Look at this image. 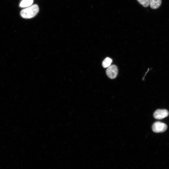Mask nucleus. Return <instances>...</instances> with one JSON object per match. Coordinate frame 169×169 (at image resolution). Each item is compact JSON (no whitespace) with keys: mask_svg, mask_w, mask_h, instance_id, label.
Here are the masks:
<instances>
[{"mask_svg":"<svg viewBox=\"0 0 169 169\" xmlns=\"http://www.w3.org/2000/svg\"><path fill=\"white\" fill-rule=\"evenodd\" d=\"M112 60L109 57H106L103 61L102 65L104 68H105L110 66L112 62Z\"/></svg>","mask_w":169,"mask_h":169,"instance_id":"7","label":"nucleus"},{"mask_svg":"<svg viewBox=\"0 0 169 169\" xmlns=\"http://www.w3.org/2000/svg\"><path fill=\"white\" fill-rule=\"evenodd\" d=\"M161 0H149V5L153 9L158 8L161 5Z\"/></svg>","mask_w":169,"mask_h":169,"instance_id":"5","label":"nucleus"},{"mask_svg":"<svg viewBox=\"0 0 169 169\" xmlns=\"http://www.w3.org/2000/svg\"><path fill=\"white\" fill-rule=\"evenodd\" d=\"M106 74L109 78L114 79L117 76L118 73L117 66L115 65H112L108 67L106 70Z\"/></svg>","mask_w":169,"mask_h":169,"instance_id":"3","label":"nucleus"},{"mask_svg":"<svg viewBox=\"0 0 169 169\" xmlns=\"http://www.w3.org/2000/svg\"><path fill=\"white\" fill-rule=\"evenodd\" d=\"M139 3L145 7H147L149 5V0H137Z\"/></svg>","mask_w":169,"mask_h":169,"instance_id":"8","label":"nucleus"},{"mask_svg":"<svg viewBox=\"0 0 169 169\" xmlns=\"http://www.w3.org/2000/svg\"><path fill=\"white\" fill-rule=\"evenodd\" d=\"M168 111L166 109H157L153 114L155 118L157 119H161L168 116Z\"/></svg>","mask_w":169,"mask_h":169,"instance_id":"4","label":"nucleus"},{"mask_svg":"<svg viewBox=\"0 0 169 169\" xmlns=\"http://www.w3.org/2000/svg\"><path fill=\"white\" fill-rule=\"evenodd\" d=\"M39 10L37 4H33L22 9L20 13L22 17L24 18H31L35 16Z\"/></svg>","mask_w":169,"mask_h":169,"instance_id":"1","label":"nucleus"},{"mask_svg":"<svg viewBox=\"0 0 169 169\" xmlns=\"http://www.w3.org/2000/svg\"><path fill=\"white\" fill-rule=\"evenodd\" d=\"M33 0H22L20 3L19 6L21 8L28 7L32 5Z\"/></svg>","mask_w":169,"mask_h":169,"instance_id":"6","label":"nucleus"},{"mask_svg":"<svg viewBox=\"0 0 169 169\" xmlns=\"http://www.w3.org/2000/svg\"><path fill=\"white\" fill-rule=\"evenodd\" d=\"M167 129L166 124L160 121L155 122L152 127V130L156 133L162 132L166 131Z\"/></svg>","mask_w":169,"mask_h":169,"instance_id":"2","label":"nucleus"}]
</instances>
